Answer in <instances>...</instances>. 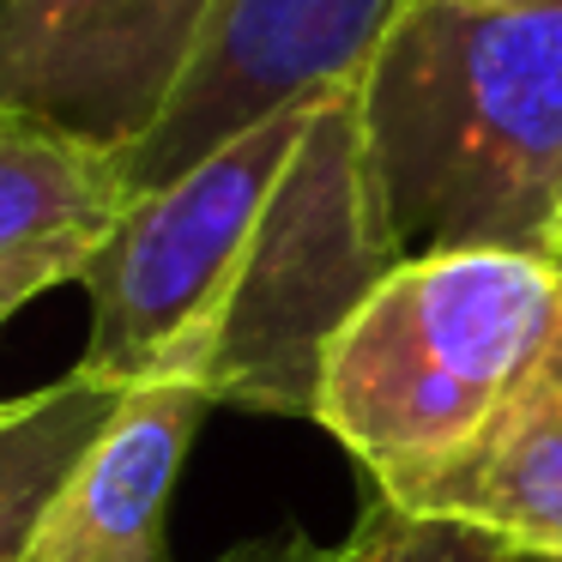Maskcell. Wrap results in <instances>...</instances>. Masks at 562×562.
<instances>
[{"label":"cell","instance_id":"14","mask_svg":"<svg viewBox=\"0 0 562 562\" xmlns=\"http://www.w3.org/2000/svg\"><path fill=\"white\" fill-rule=\"evenodd\" d=\"M550 260L562 267V224H557V243H550Z\"/></svg>","mask_w":562,"mask_h":562},{"label":"cell","instance_id":"10","mask_svg":"<svg viewBox=\"0 0 562 562\" xmlns=\"http://www.w3.org/2000/svg\"><path fill=\"white\" fill-rule=\"evenodd\" d=\"M122 393L127 387H110L74 363L61 381L0 405V562H19L43 502L55 496L67 465L98 441Z\"/></svg>","mask_w":562,"mask_h":562},{"label":"cell","instance_id":"4","mask_svg":"<svg viewBox=\"0 0 562 562\" xmlns=\"http://www.w3.org/2000/svg\"><path fill=\"white\" fill-rule=\"evenodd\" d=\"M308 110L315 103L272 115L194 170L127 200L115 231L79 272L91 296V339L79 351L86 375L110 387L176 381L182 357L231 291V272L303 139Z\"/></svg>","mask_w":562,"mask_h":562},{"label":"cell","instance_id":"7","mask_svg":"<svg viewBox=\"0 0 562 562\" xmlns=\"http://www.w3.org/2000/svg\"><path fill=\"white\" fill-rule=\"evenodd\" d=\"M212 400L194 381H139L67 465L19 562H176L170 502Z\"/></svg>","mask_w":562,"mask_h":562},{"label":"cell","instance_id":"12","mask_svg":"<svg viewBox=\"0 0 562 562\" xmlns=\"http://www.w3.org/2000/svg\"><path fill=\"white\" fill-rule=\"evenodd\" d=\"M91 255H98V248H37V255L0 260V327H7L25 303H37L43 291H55V284H79V272H86Z\"/></svg>","mask_w":562,"mask_h":562},{"label":"cell","instance_id":"13","mask_svg":"<svg viewBox=\"0 0 562 562\" xmlns=\"http://www.w3.org/2000/svg\"><path fill=\"white\" fill-rule=\"evenodd\" d=\"M333 550L315 544L308 532H267V538H248V544L224 550V557L212 562H327Z\"/></svg>","mask_w":562,"mask_h":562},{"label":"cell","instance_id":"9","mask_svg":"<svg viewBox=\"0 0 562 562\" xmlns=\"http://www.w3.org/2000/svg\"><path fill=\"white\" fill-rule=\"evenodd\" d=\"M134 188L115 151L0 103V260L37 248H98Z\"/></svg>","mask_w":562,"mask_h":562},{"label":"cell","instance_id":"2","mask_svg":"<svg viewBox=\"0 0 562 562\" xmlns=\"http://www.w3.org/2000/svg\"><path fill=\"white\" fill-rule=\"evenodd\" d=\"M562 321L550 255H412L333 339L315 424L375 490L405 484L484 436Z\"/></svg>","mask_w":562,"mask_h":562},{"label":"cell","instance_id":"11","mask_svg":"<svg viewBox=\"0 0 562 562\" xmlns=\"http://www.w3.org/2000/svg\"><path fill=\"white\" fill-rule=\"evenodd\" d=\"M514 550L496 544L490 532L453 520H417V514L393 508L375 496V508H363V520L351 526L345 544H333L327 562H508Z\"/></svg>","mask_w":562,"mask_h":562},{"label":"cell","instance_id":"6","mask_svg":"<svg viewBox=\"0 0 562 562\" xmlns=\"http://www.w3.org/2000/svg\"><path fill=\"white\" fill-rule=\"evenodd\" d=\"M218 0H0V103L98 151L164 122Z\"/></svg>","mask_w":562,"mask_h":562},{"label":"cell","instance_id":"1","mask_svg":"<svg viewBox=\"0 0 562 562\" xmlns=\"http://www.w3.org/2000/svg\"><path fill=\"white\" fill-rule=\"evenodd\" d=\"M381 206L412 255H550L562 0H412L357 79Z\"/></svg>","mask_w":562,"mask_h":562},{"label":"cell","instance_id":"8","mask_svg":"<svg viewBox=\"0 0 562 562\" xmlns=\"http://www.w3.org/2000/svg\"><path fill=\"white\" fill-rule=\"evenodd\" d=\"M375 496L417 520L490 532L520 557H562V321L472 448Z\"/></svg>","mask_w":562,"mask_h":562},{"label":"cell","instance_id":"3","mask_svg":"<svg viewBox=\"0 0 562 562\" xmlns=\"http://www.w3.org/2000/svg\"><path fill=\"white\" fill-rule=\"evenodd\" d=\"M400 260L405 248L381 206L357 86H339L308 110L303 139L231 272V291L176 381H194L212 405L236 412L315 417L333 339Z\"/></svg>","mask_w":562,"mask_h":562},{"label":"cell","instance_id":"5","mask_svg":"<svg viewBox=\"0 0 562 562\" xmlns=\"http://www.w3.org/2000/svg\"><path fill=\"white\" fill-rule=\"evenodd\" d=\"M412 0H218L164 122L122 158L134 194L194 170L236 134L357 86Z\"/></svg>","mask_w":562,"mask_h":562},{"label":"cell","instance_id":"15","mask_svg":"<svg viewBox=\"0 0 562 562\" xmlns=\"http://www.w3.org/2000/svg\"><path fill=\"white\" fill-rule=\"evenodd\" d=\"M508 562H562V557H520V550H514V557Z\"/></svg>","mask_w":562,"mask_h":562}]
</instances>
